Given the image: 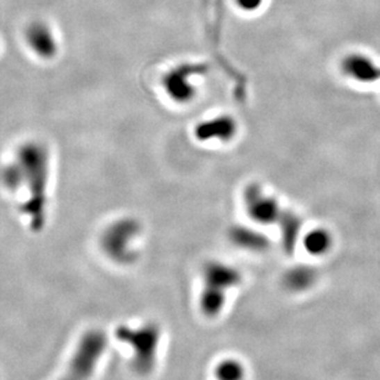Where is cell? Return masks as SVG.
<instances>
[{
    "label": "cell",
    "instance_id": "cell-5",
    "mask_svg": "<svg viewBox=\"0 0 380 380\" xmlns=\"http://www.w3.org/2000/svg\"><path fill=\"white\" fill-rule=\"evenodd\" d=\"M140 227L133 220H122L111 225L103 237V247L111 259L127 265L136 258L133 243L136 241Z\"/></svg>",
    "mask_w": 380,
    "mask_h": 380
},
{
    "label": "cell",
    "instance_id": "cell-12",
    "mask_svg": "<svg viewBox=\"0 0 380 380\" xmlns=\"http://www.w3.org/2000/svg\"><path fill=\"white\" fill-rule=\"evenodd\" d=\"M303 243L308 254L311 256H324L331 249L332 237L327 230L315 229L304 236Z\"/></svg>",
    "mask_w": 380,
    "mask_h": 380
},
{
    "label": "cell",
    "instance_id": "cell-4",
    "mask_svg": "<svg viewBox=\"0 0 380 380\" xmlns=\"http://www.w3.org/2000/svg\"><path fill=\"white\" fill-rule=\"evenodd\" d=\"M108 346V338L101 331H90L83 336L73 354L66 373L60 380H89Z\"/></svg>",
    "mask_w": 380,
    "mask_h": 380
},
{
    "label": "cell",
    "instance_id": "cell-15",
    "mask_svg": "<svg viewBox=\"0 0 380 380\" xmlns=\"http://www.w3.org/2000/svg\"><path fill=\"white\" fill-rule=\"evenodd\" d=\"M237 6H240L245 11H254L259 9L263 0H236Z\"/></svg>",
    "mask_w": 380,
    "mask_h": 380
},
{
    "label": "cell",
    "instance_id": "cell-11",
    "mask_svg": "<svg viewBox=\"0 0 380 380\" xmlns=\"http://www.w3.org/2000/svg\"><path fill=\"white\" fill-rule=\"evenodd\" d=\"M235 124L229 117H217L211 122H203L197 127V135L201 141L208 138L229 140L235 133Z\"/></svg>",
    "mask_w": 380,
    "mask_h": 380
},
{
    "label": "cell",
    "instance_id": "cell-14",
    "mask_svg": "<svg viewBox=\"0 0 380 380\" xmlns=\"http://www.w3.org/2000/svg\"><path fill=\"white\" fill-rule=\"evenodd\" d=\"M233 242L237 246L251 251H263L268 246V241L265 236L259 235L257 232L249 231V230H236L232 235Z\"/></svg>",
    "mask_w": 380,
    "mask_h": 380
},
{
    "label": "cell",
    "instance_id": "cell-9",
    "mask_svg": "<svg viewBox=\"0 0 380 380\" xmlns=\"http://www.w3.org/2000/svg\"><path fill=\"white\" fill-rule=\"evenodd\" d=\"M247 208L249 215L257 222L270 224L276 220L279 215V208L276 200L265 197L258 190H251L247 197Z\"/></svg>",
    "mask_w": 380,
    "mask_h": 380
},
{
    "label": "cell",
    "instance_id": "cell-6",
    "mask_svg": "<svg viewBox=\"0 0 380 380\" xmlns=\"http://www.w3.org/2000/svg\"><path fill=\"white\" fill-rule=\"evenodd\" d=\"M193 73L192 68L179 67L165 76V92L176 103L184 104L193 99L195 88H194L193 82L189 81V77Z\"/></svg>",
    "mask_w": 380,
    "mask_h": 380
},
{
    "label": "cell",
    "instance_id": "cell-8",
    "mask_svg": "<svg viewBox=\"0 0 380 380\" xmlns=\"http://www.w3.org/2000/svg\"><path fill=\"white\" fill-rule=\"evenodd\" d=\"M26 39L30 49L40 57L50 58L57 52V42L53 33L44 24H33L28 30Z\"/></svg>",
    "mask_w": 380,
    "mask_h": 380
},
{
    "label": "cell",
    "instance_id": "cell-10",
    "mask_svg": "<svg viewBox=\"0 0 380 380\" xmlns=\"http://www.w3.org/2000/svg\"><path fill=\"white\" fill-rule=\"evenodd\" d=\"M319 273L314 267L310 265H297L288 270L283 276V286L289 292H303L314 287L317 281Z\"/></svg>",
    "mask_w": 380,
    "mask_h": 380
},
{
    "label": "cell",
    "instance_id": "cell-13",
    "mask_svg": "<svg viewBox=\"0 0 380 380\" xmlns=\"http://www.w3.org/2000/svg\"><path fill=\"white\" fill-rule=\"evenodd\" d=\"M216 380H245V364L237 358H225L220 361L214 370Z\"/></svg>",
    "mask_w": 380,
    "mask_h": 380
},
{
    "label": "cell",
    "instance_id": "cell-3",
    "mask_svg": "<svg viewBox=\"0 0 380 380\" xmlns=\"http://www.w3.org/2000/svg\"><path fill=\"white\" fill-rule=\"evenodd\" d=\"M116 336L131 348L133 368L138 374H149L157 363V354L160 343V326L154 322L130 327L120 326Z\"/></svg>",
    "mask_w": 380,
    "mask_h": 380
},
{
    "label": "cell",
    "instance_id": "cell-2",
    "mask_svg": "<svg viewBox=\"0 0 380 380\" xmlns=\"http://www.w3.org/2000/svg\"><path fill=\"white\" fill-rule=\"evenodd\" d=\"M242 281L241 272L222 262H209L203 270V290L199 308L206 317H216L222 313L227 301V292Z\"/></svg>",
    "mask_w": 380,
    "mask_h": 380
},
{
    "label": "cell",
    "instance_id": "cell-1",
    "mask_svg": "<svg viewBox=\"0 0 380 380\" xmlns=\"http://www.w3.org/2000/svg\"><path fill=\"white\" fill-rule=\"evenodd\" d=\"M17 165L22 172V183L28 182L30 201L26 210L31 220L33 230H40L46 221L47 187L50 160L47 151L40 144H26L19 152Z\"/></svg>",
    "mask_w": 380,
    "mask_h": 380
},
{
    "label": "cell",
    "instance_id": "cell-7",
    "mask_svg": "<svg viewBox=\"0 0 380 380\" xmlns=\"http://www.w3.org/2000/svg\"><path fill=\"white\" fill-rule=\"evenodd\" d=\"M343 71L357 82L373 83L380 79V67L363 55H351L343 61Z\"/></svg>",
    "mask_w": 380,
    "mask_h": 380
}]
</instances>
